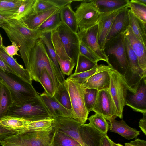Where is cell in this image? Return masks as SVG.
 <instances>
[{"label": "cell", "mask_w": 146, "mask_h": 146, "mask_svg": "<svg viewBox=\"0 0 146 146\" xmlns=\"http://www.w3.org/2000/svg\"><path fill=\"white\" fill-rule=\"evenodd\" d=\"M79 50L80 53L96 64H97L98 61L102 60L94 52L81 41L80 42Z\"/></svg>", "instance_id": "cell-45"}, {"label": "cell", "mask_w": 146, "mask_h": 146, "mask_svg": "<svg viewBox=\"0 0 146 146\" xmlns=\"http://www.w3.org/2000/svg\"><path fill=\"white\" fill-rule=\"evenodd\" d=\"M30 121L6 116L0 120V125L6 129L22 132L27 131Z\"/></svg>", "instance_id": "cell-26"}, {"label": "cell", "mask_w": 146, "mask_h": 146, "mask_svg": "<svg viewBox=\"0 0 146 146\" xmlns=\"http://www.w3.org/2000/svg\"><path fill=\"white\" fill-rule=\"evenodd\" d=\"M48 1L52 3L54 7L59 8L60 9L68 4H71L73 2H82L83 1L82 0H48Z\"/></svg>", "instance_id": "cell-47"}, {"label": "cell", "mask_w": 146, "mask_h": 146, "mask_svg": "<svg viewBox=\"0 0 146 146\" xmlns=\"http://www.w3.org/2000/svg\"><path fill=\"white\" fill-rule=\"evenodd\" d=\"M6 116L21 118L31 121L53 118L38 94L35 97L23 102L13 103Z\"/></svg>", "instance_id": "cell-3"}, {"label": "cell", "mask_w": 146, "mask_h": 146, "mask_svg": "<svg viewBox=\"0 0 146 146\" xmlns=\"http://www.w3.org/2000/svg\"><path fill=\"white\" fill-rule=\"evenodd\" d=\"M109 91L115 105L118 117L123 118V109L128 88L122 75L113 67L109 70Z\"/></svg>", "instance_id": "cell-7"}, {"label": "cell", "mask_w": 146, "mask_h": 146, "mask_svg": "<svg viewBox=\"0 0 146 146\" xmlns=\"http://www.w3.org/2000/svg\"><path fill=\"white\" fill-rule=\"evenodd\" d=\"M129 26L133 32L139 40L146 46V24L135 17L129 11Z\"/></svg>", "instance_id": "cell-28"}, {"label": "cell", "mask_w": 146, "mask_h": 146, "mask_svg": "<svg viewBox=\"0 0 146 146\" xmlns=\"http://www.w3.org/2000/svg\"><path fill=\"white\" fill-rule=\"evenodd\" d=\"M128 8H121L109 12L100 13L97 23V39L102 50L104 51L107 36L115 17L120 12Z\"/></svg>", "instance_id": "cell-14"}, {"label": "cell", "mask_w": 146, "mask_h": 146, "mask_svg": "<svg viewBox=\"0 0 146 146\" xmlns=\"http://www.w3.org/2000/svg\"><path fill=\"white\" fill-rule=\"evenodd\" d=\"M2 146H6V145H2Z\"/></svg>", "instance_id": "cell-58"}, {"label": "cell", "mask_w": 146, "mask_h": 146, "mask_svg": "<svg viewBox=\"0 0 146 146\" xmlns=\"http://www.w3.org/2000/svg\"><path fill=\"white\" fill-rule=\"evenodd\" d=\"M53 97L66 109L71 110L69 94L63 84L59 83L58 87Z\"/></svg>", "instance_id": "cell-38"}, {"label": "cell", "mask_w": 146, "mask_h": 146, "mask_svg": "<svg viewBox=\"0 0 146 146\" xmlns=\"http://www.w3.org/2000/svg\"><path fill=\"white\" fill-rule=\"evenodd\" d=\"M100 13L109 12L119 9L128 7L129 0H94Z\"/></svg>", "instance_id": "cell-27"}, {"label": "cell", "mask_w": 146, "mask_h": 146, "mask_svg": "<svg viewBox=\"0 0 146 146\" xmlns=\"http://www.w3.org/2000/svg\"><path fill=\"white\" fill-rule=\"evenodd\" d=\"M100 146H112L111 140L107 135H104L102 138Z\"/></svg>", "instance_id": "cell-52"}, {"label": "cell", "mask_w": 146, "mask_h": 146, "mask_svg": "<svg viewBox=\"0 0 146 146\" xmlns=\"http://www.w3.org/2000/svg\"><path fill=\"white\" fill-rule=\"evenodd\" d=\"M41 39L38 40L29 56L28 71L31 80L39 82L42 72L46 69L53 83L55 91L59 85L54 70V64Z\"/></svg>", "instance_id": "cell-2"}, {"label": "cell", "mask_w": 146, "mask_h": 146, "mask_svg": "<svg viewBox=\"0 0 146 146\" xmlns=\"http://www.w3.org/2000/svg\"><path fill=\"white\" fill-rule=\"evenodd\" d=\"M111 143L112 146H123L121 144L119 143H116L111 140Z\"/></svg>", "instance_id": "cell-55"}, {"label": "cell", "mask_w": 146, "mask_h": 146, "mask_svg": "<svg viewBox=\"0 0 146 146\" xmlns=\"http://www.w3.org/2000/svg\"><path fill=\"white\" fill-rule=\"evenodd\" d=\"M0 58L17 75L32 84V80L28 71L19 64L13 57L8 55L2 47H0Z\"/></svg>", "instance_id": "cell-24"}, {"label": "cell", "mask_w": 146, "mask_h": 146, "mask_svg": "<svg viewBox=\"0 0 146 146\" xmlns=\"http://www.w3.org/2000/svg\"><path fill=\"white\" fill-rule=\"evenodd\" d=\"M36 0H23L18 10L12 15L11 19L20 20L32 13Z\"/></svg>", "instance_id": "cell-40"}, {"label": "cell", "mask_w": 146, "mask_h": 146, "mask_svg": "<svg viewBox=\"0 0 146 146\" xmlns=\"http://www.w3.org/2000/svg\"><path fill=\"white\" fill-rule=\"evenodd\" d=\"M20 133L21 132L17 131L8 129L0 125V135L1 137V139Z\"/></svg>", "instance_id": "cell-49"}, {"label": "cell", "mask_w": 146, "mask_h": 146, "mask_svg": "<svg viewBox=\"0 0 146 146\" xmlns=\"http://www.w3.org/2000/svg\"><path fill=\"white\" fill-rule=\"evenodd\" d=\"M0 82L10 90L13 103H21L35 97L38 94L32 84L17 75L0 68Z\"/></svg>", "instance_id": "cell-4"}, {"label": "cell", "mask_w": 146, "mask_h": 146, "mask_svg": "<svg viewBox=\"0 0 146 146\" xmlns=\"http://www.w3.org/2000/svg\"><path fill=\"white\" fill-rule=\"evenodd\" d=\"M123 33L137 56L140 67L146 73V46L135 36L130 26Z\"/></svg>", "instance_id": "cell-17"}, {"label": "cell", "mask_w": 146, "mask_h": 146, "mask_svg": "<svg viewBox=\"0 0 146 146\" xmlns=\"http://www.w3.org/2000/svg\"><path fill=\"white\" fill-rule=\"evenodd\" d=\"M139 126L141 129L146 135V114L143 115V117L139 122Z\"/></svg>", "instance_id": "cell-51"}, {"label": "cell", "mask_w": 146, "mask_h": 146, "mask_svg": "<svg viewBox=\"0 0 146 146\" xmlns=\"http://www.w3.org/2000/svg\"><path fill=\"white\" fill-rule=\"evenodd\" d=\"M54 119V125L56 130L71 137L83 146L79 132L82 123L69 117H59Z\"/></svg>", "instance_id": "cell-16"}, {"label": "cell", "mask_w": 146, "mask_h": 146, "mask_svg": "<svg viewBox=\"0 0 146 146\" xmlns=\"http://www.w3.org/2000/svg\"><path fill=\"white\" fill-rule=\"evenodd\" d=\"M59 11V8L55 7L43 12L32 13L20 20L28 28L36 30L48 17Z\"/></svg>", "instance_id": "cell-22"}, {"label": "cell", "mask_w": 146, "mask_h": 146, "mask_svg": "<svg viewBox=\"0 0 146 146\" xmlns=\"http://www.w3.org/2000/svg\"><path fill=\"white\" fill-rule=\"evenodd\" d=\"M97 32L98 25L96 24L86 30L79 31L77 34L80 41L92 50L102 61L106 62L108 65L112 66L104 51L100 47L97 39Z\"/></svg>", "instance_id": "cell-15"}, {"label": "cell", "mask_w": 146, "mask_h": 146, "mask_svg": "<svg viewBox=\"0 0 146 146\" xmlns=\"http://www.w3.org/2000/svg\"><path fill=\"white\" fill-rule=\"evenodd\" d=\"M50 146H82V145L64 133L55 129Z\"/></svg>", "instance_id": "cell-34"}, {"label": "cell", "mask_w": 146, "mask_h": 146, "mask_svg": "<svg viewBox=\"0 0 146 146\" xmlns=\"http://www.w3.org/2000/svg\"><path fill=\"white\" fill-rule=\"evenodd\" d=\"M13 103L10 90L5 85L0 82V120L6 115Z\"/></svg>", "instance_id": "cell-30"}, {"label": "cell", "mask_w": 146, "mask_h": 146, "mask_svg": "<svg viewBox=\"0 0 146 146\" xmlns=\"http://www.w3.org/2000/svg\"><path fill=\"white\" fill-rule=\"evenodd\" d=\"M2 47L7 54L10 56L13 57V56L15 55H18L17 52L19 51V47L14 42H12V45L6 47L3 46Z\"/></svg>", "instance_id": "cell-48"}, {"label": "cell", "mask_w": 146, "mask_h": 146, "mask_svg": "<svg viewBox=\"0 0 146 146\" xmlns=\"http://www.w3.org/2000/svg\"><path fill=\"white\" fill-rule=\"evenodd\" d=\"M57 56V55H56ZM57 59L62 74L70 75L76 63L72 60H64L57 56Z\"/></svg>", "instance_id": "cell-44"}, {"label": "cell", "mask_w": 146, "mask_h": 146, "mask_svg": "<svg viewBox=\"0 0 146 146\" xmlns=\"http://www.w3.org/2000/svg\"><path fill=\"white\" fill-rule=\"evenodd\" d=\"M125 146H146V141L137 138L130 142L125 143Z\"/></svg>", "instance_id": "cell-50"}, {"label": "cell", "mask_w": 146, "mask_h": 146, "mask_svg": "<svg viewBox=\"0 0 146 146\" xmlns=\"http://www.w3.org/2000/svg\"><path fill=\"white\" fill-rule=\"evenodd\" d=\"M109 129L116 133L127 140L135 138L139 135L140 131L129 127L123 120H117L114 119L108 120Z\"/></svg>", "instance_id": "cell-23"}, {"label": "cell", "mask_w": 146, "mask_h": 146, "mask_svg": "<svg viewBox=\"0 0 146 146\" xmlns=\"http://www.w3.org/2000/svg\"><path fill=\"white\" fill-rule=\"evenodd\" d=\"M3 46L2 38L0 34V47H2Z\"/></svg>", "instance_id": "cell-56"}, {"label": "cell", "mask_w": 146, "mask_h": 146, "mask_svg": "<svg viewBox=\"0 0 146 146\" xmlns=\"http://www.w3.org/2000/svg\"><path fill=\"white\" fill-rule=\"evenodd\" d=\"M39 82L43 87L45 91L52 97L55 90L52 81L46 69L42 72Z\"/></svg>", "instance_id": "cell-42"}, {"label": "cell", "mask_w": 146, "mask_h": 146, "mask_svg": "<svg viewBox=\"0 0 146 146\" xmlns=\"http://www.w3.org/2000/svg\"><path fill=\"white\" fill-rule=\"evenodd\" d=\"M11 19V17L4 16L0 14V27L5 22Z\"/></svg>", "instance_id": "cell-54"}, {"label": "cell", "mask_w": 146, "mask_h": 146, "mask_svg": "<svg viewBox=\"0 0 146 146\" xmlns=\"http://www.w3.org/2000/svg\"><path fill=\"white\" fill-rule=\"evenodd\" d=\"M88 119L89 121L88 125L104 135H107L109 124L103 116L95 113L90 116Z\"/></svg>", "instance_id": "cell-37"}, {"label": "cell", "mask_w": 146, "mask_h": 146, "mask_svg": "<svg viewBox=\"0 0 146 146\" xmlns=\"http://www.w3.org/2000/svg\"><path fill=\"white\" fill-rule=\"evenodd\" d=\"M98 91L94 89L85 88L84 99L86 108L88 112L92 111Z\"/></svg>", "instance_id": "cell-43"}, {"label": "cell", "mask_w": 146, "mask_h": 146, "mask_svg": "<svg viewBox=\"0 0 146 146\" xmlns=\"http://www.w3.org/2000/svg\"><path fill=\"white\" fill-rule=\"evenodd\" d=\"M1 135H0V139H1Z\"/></svg>", "instance_id": "cell-57"}, {"label": "cell", "mask_w": 146, "mask_h": 146, "mask_svg": "<svg viewBox=\"0 0 146 146\" xmlns=\"http://www.w3.org/2000/svg\"><path fill=\"white\" fill-rule=\"evenodd\" d=\"M129 8L135 17L146 24V0L130 1Z\"/></svg>", "instance_id": "cell-33"}, {"label": "cell", "mask_w": 146, "mask_h": 146, "mask_svg": "<svg viewBox=\"0 0 146 146\" xmlns=\"http://www.w3.org/2000/svg\"><path fill=\"white\" fill-rule=\"evenodd\" d=\"M125 105L136 112L146 114V77L143 78L136 93L128 90L126 98Z\"/></svg>", "instance_id": "cell-13"}, {"label": "cell", "mask_w": 146, "mask_h": 146, "mask_svg": "<svg viewBox=\"0 0 146 146\" xmlns=\"http://www.w3.org/2000/svg\"><path fill=\"white\" fill-rule=\"evenodd\" d=\"M40 39L42 40L47 48L49 55L54 66L55 72L59 83L63 84L65 79L58 64L56 54L51 40L50 33L42 35Z\"/></svg>", "instance_id": "cell-25"}, {"label": "cell", "mask_w": 146, "mask_h": 146, "mask_svg": "<svg viewBox=\"0 0 146 146\" xmlns=\"http://www.w3.org/2000/svg\"><path fill=\"white\" fill-rule=\"evenodd\" d=\"M92 111L102 115L108 121L118 117L109 90L98 91Z\"/></svg>", "instance_id": "cell-12"}, {"label": "cell", "mask_w": 146, "mask_h": 146, "mask_svg": "<svg viewBox=\"0 0 146 146\" xmlns=\"http://www.w3.org/2000/svg\"><path fill=\"white\" fill-rule=\"evenodd\" d=\"M55 127L48 131H27L0 139V145L8 146H50Z\"/></svg>", "instance_id": "cell-5"}, {"label": "cell", "mask_w": 146, "mask_h": 146, "mask_svg": "<svg viewBox=\"0 0 146 146\" xmlns=\"http://www.w3.org/2000/svg\"><path fill=\"white\" fill-rule=\"evenodd\" d=\"M81 2L75 12L80 31L97 24L100 14L94 0H83Z\"/></svg>", "instance_id": "cell-10"}, {"label": "cell", "mask_w": 146, "mask_h": 146, "mask_svg": "<svg viewBox=\"0 0 146 146\" xmlns=\"http://www.w3.org/2000/svg\"><path fill=\"white\" fill-rule=\"evenodd\" d=\"M0 68L4 71L16 74L12 69L6 64L1 58H0Z\"/></svg>", "instance_id": "cell-53"}, {"label": "cell", "mask_w": 146, "mask_h": 146, "mask_svg": "<svg viewBox=\"0 0 146 146\" xmlns=\"http://www.w3.org/2000/svg\"><path fill=\"white\" fill-rule=\"evenodd\" d=\"M68 92L74 119L82 123L88 120L89 113L85 106L84 93L85 88L75 81L68 78L63 83Z\"/></svg>", "instance_id": "cell-6"}, {"label": "cell", "mask_w": 146, "mask_h": 146, "mask_svg": "<svg viewBox=\"0 0 146 146\" xmlns=\"http://www.w3.org/2000/svg\"><path fill=\"white\" fill-rule=\"evenodd\" d=\"M54 118H51L35 121H30L28 125L27 131L52 130L54 128Z\"/></svg>", "instance_id": "cell-36"}, {"label": "cell", "mask_w": 146, "mask_h": 146, "mask_svg": "<svg viewBox=\"0 0 146 146\" xmlns=\"http://www.w3.org/2000/svg\"><path fill=\"white\" fill-rule=\"evenodd\" d=\"M129 10L128 8H127L116 16L107 36L106 42L123 33L129 26Z\"/></svg>", "instance_id": "cell-21"}, {"label": "cell", "mask_w": 146, "mask_h": 146, "mask_svg": "<svg viewBox=\"0 0 146 146\" xmlns=\"http://www.w3.org/2000/svg\"><path fill=\"white\" fill-rule=\"evenodd\" d=\"M50 39L57 56L64 60L72 59L67 54L56 30L50 33Z\"/></svg>", "instance_id": "cell-39"}, {"label": "cell", "mask_w": 146, "mask_h": 146, "mask_svg": "<svg viewBox=\"0 0 146 146\" xmlns=\"http://www.w3.org/2000/svg\"><path fill=\"white\" fill-rule=\"evenodd\" d=\"M113 67L112 66L108 65L98 64L88 71L79 73L71 74L68 78L72 79L82 84L88 78L95 74L104 71L109 70Z\"/></svg>", "instance_id": "cell-31"}, {"label": "cell", "mask_w": 146, "mask_h": 146, "mask_svg": "<svg viewBox=\"0 0 146 146\" xmlns=\"http://www.w3.org/2000/svg\"><path fill=\"white\" fill-rule=\"evenodd\" d=\"M56 31L67 54L76 64L80 53V42L77 33L62 23Z\"/></svg>", "instance_id": "cell-11"}, {"label": "cell", "mask_w": 146, "mask_h": 146, "mask_svg": "<svg viewBox=\"0 0 146 146\" xmlns=\"http://www.w3.org/2000/svg\"><path fill=\"white\" fill-rule=\"evenodd\" d=\"M61 21L73 32L77 33L79 28L75 12L71 4H68L60 9Z\"/></svg>", "instance_id": "cell-29"}, {"label": "cell", "mask_w": 146, "mask_h": 146, "mask_svg": "<svg viewBox=\"0 0 146 146\" xmlns=\"http://www.w3.org/2000/svg\"><path fill=\"white\" fill-rule=\"evenodd\" d=\"M125 48L128 67L123 77L129 91L135 93L142 79L146 77V73L140 67L137 56L125 37Z\"/></svg>", "instance_id": "cell-9"}, {"label": "cell", "mask_w": 146, "mask_h": 146, "mask_svg": "<svg viewBox=\"0 0 146 146\" xmlns=\"http://www.w3.org/2000/svg\"><path fill=\"white\" fill-rule=\"evenodd\" d=\"M125 39L124 33L119 34L106 42L104 50L109 62L111 61L116 64L120 69V73L123 76L128 67L125 48Z\"/></svg>", "instance_id": "cell-8"}, {"label": "cell", "mask_w": 146, "mask_h": 146, "mask_svg": "<svg viewBox=\"0 0 146 146\" xmlns=\"http://www.w3.org/2000/svg\"><path fill=\"white\" fill-rule=\"evenodd\" d=\"M96 64L79 53L74 74H78L89 70L96 66Z\"/></svg>", "instance_id": "cell-41"}, {"label": "cell", "mask_w": 146, "mask_h": 146, "mask_svg": "<svg viewBox=\"0 0 146 146\" xmlns=\"http://www.w3.org/2000/svg\"><path fill=\"white\" fill-rule=\"evenodd\" d=\"M62 23L59 11L47 19L36 30L42 34L50 33L56 30Z\"/></svg>", "instance_id": "cell-32"}, {"label": "cell", "mask_w": 146, "mask_h": 146, "mask_svg": "<svg viewBox=\"0 0 146 146\" xmlns=\"http://www.w3.org/2000/svg\"><path fill=\"white\" fill-rule=\"evenodd\" d=\"M79 132L83 146H100L102 138L106 135L88 124L82 123Z\"/></svg>", "instance_id": "cell-19"}, {"label": "cell", "mask_w": 146, "mask_h": 146, "mask_svg": "<svg viewBox=\"0 0 146 146\" xmlns=\"http://www.w3.org/2000/svg\"><path fill=\"white\" fill-rule=\"evenodd\" d=\"M5 31L10 40L19 46L20 56L28 70L31 51L36 41L42 34L37 30L29 29L21 20L11 19L5 22L1 27Z\"/></svg>", "instance_id": "cell-1"}, {"label": "cell", "mask_w": 146, "mask_h": 146, "mask_svg": "<svg viewBox=\"0 0 146 146\" xmlns=\"http://www.w3.org/2000/svg\"><path fill=\"white\" fill-rule=\"evenodd\" d=\"M55 7L48 0H36L32 13H36L45 11Z\"/></svg>", "instance_id": "cell-46"}, {"label": "cell", "mask_w": 146, "mask_h": 146, "mask_svg": "<svg viewBox=\"0 0 146 146\" xmlns=\"http://www.w3.org/2000/svg\"><path fill=\"white\" fill-rule=\"evenodd\" d=\"M109 70L95 74L81 84L85 88L94 89L98 91L109 90L110 83Z\"/></svg>", "instance_id": "cell-20"}, {"label": "cell", "mask_w": 146, "mask_h": 146, "mask_svg": "<svg viewBox=\"0 0 146 146\" xmlns=\"http://www.w3.org/2000/svg\"><path fill=\"white\" fill-rule=\"evenodd\" d=\"M23 0H0V14L11 17L18 10Z\"/></svg>", "instance_id": "cell-35"}, {"label": "cell", "mask_w": 146, "mask_h": 146, "mask_svg": "<svg viewBox=\"0 0 146 146\" xmlns=\"http://www.w3.org/2000/svg\"><path fill=\"white\" fill-rule=\"evenodd\" d=\"M40 97L52 117H69L74 119L71 110H68L60 104L53 97L45 91L40 94Z\"/></svg>", "instance_id": "cell-18"}]
</instances>
